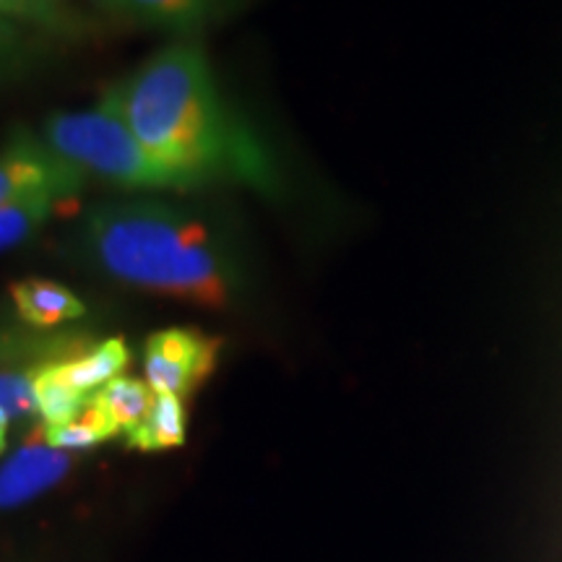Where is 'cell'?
<instances>
[{
  "mask_svg": "<svg viewBox=\"0 0 562 562\" xmlns=\"http://www.w3.org/2000/svg\"><path fill=\"white\" fill-rule=\"evenodd\" d=\"M0 16L19 21L26 26H47L55 30L60 24V0H0Z\"/></svg>",
  "mask_w": 562,
  "mask_h": 562,
  "instance_id": "ac0fdd59",
  "label": "cell"
},
{
  "mask_svg": "<svg viewBox=\"0 0 562 562\" xmlns=\"http://www.w3.org/2000/svg\"><path fill=\"white\" fill-rule=\"evenodd\" d=\"M42 140L87 178L97 175L128 191H193L182 175L151 157L108 102L94 110L53 115Z\"/></svg>",
  "mask_w": 562,
  "mask_h": 562,
  "instance_id": "3957f363",
  "label": "cell"
},
{
  "mask_svg": "<svg viewBox=\"0 0 562 562\" xmlns=\"http://www.w3.org/2000/svg\"><path fill=\"white\" fill-rule=\"evenodd\" d=\"M37 364L0 368V406L9 412L11 419H30L40 414L37 396H34V368Z\"/></svg>",
  "mask_w": 562,
  "mask_h": 562,
  "instance_id": "e0dca14e",
  "label": "cell"
},
{
  "mask_svg": "<svg viewBox=\"0 0 562 562\" xmlns=\"http://www.w3.org/2000/svg\"><path fill=\"white\" fill-rule=\"evenodd\" d=\"M66 201L68 199H60V195L53 193H37L26 195V199L0 203V252L16 248V245L37 235L53 220L60 203Z\"/></svg>",
  "mask_w": 562,
  "mask_h": 562,
  "instance_id": "8fae6325",
  "label": "cell"
},
{
  "mask_svg": "<svg viewBox=\"0 0 562 562\" xmlns=\"http://www.w3.org/2000/svg\"><path fill=\"white\" fill-rule=\"evenodd\" d=\"M34 396H37L40 417L47 427L66 425V422L76 419L91 402V396H83V393L74 391L63 381L53 368V360L40 362L34 368Z\"/></svg>",
  "mask_w": 562,
  "mask_h": 562,
  "instance_id": "4fadbf2b",
  "label": "cell"
},
{
  "mask_svg": "<svg viewBox=\"0 0 562 562\" xmlns=\"http://www.w3.org/2000/svg\"><path fill=\"white\" fill-rule=\"evenodd\" d=\"M37 55L40 42L34 37V26L0 16V81L26 74Z\"/></svg>",
  "mask_w": 562,
  "mask_h": 562,
  "instance_id": "2e32d148",
  "label": "cell"
},
{
  "mask_svg": "<svg viewBox=\"0 0 562 562\" xmlns=\"http://www.w3.org/2000/svg\"><path fill=\"white\" fill-rule=\"evenodd\" d=\"M140 144L191 182H237L277 193V161L224 104L199 40H175L102 97Z\"/></svg>",
  "mask_w": 562,
  "mask_h": 562,
  "instance_id": "6da1fadb",
  "label": "cell"
},
{
  "mask_svg": "<svg viewBox=\"0 0 562 562\" xmlns=\"http://www.w3.org/2000/svg\"><path fill=\"white\" fill-rule=\"evenodd\" d=\"M42 425H45V422H42ZM115 435H121V430H117L115 422L108 417V412L94 404V396H91L89 406L76 419L66 422V425H55V427L45 425L47 442H50L53 448H58V451H68V453L89 451V448L115 438Z\"/></svg>",
  "mask_w": 562,
  "mask_h": 562,
  "instance_id": "5bb4252c",
  "label": "cell"
},
{
  "mask_svg": "<svg viewBox=\"0 0 562 562\" xmlns=\"http://www.w3.org/2000/svg\"><path fill=\"white\" fill-rule=\"evenodd\" d=\"M11 417H9V412L3 409V406H0V453L5 451V446H9V430H11Z\"/></svg>",
  "mask_w": 562,
  "mask_h": 562,
  "instance_id": "d6986e66",
  "label": "cell"
},
{
  "mask_svg": "<svg viewBox=\"0 0 562 562\" xmlns=\"http://www.w3.org/2000/svg\"><path fill=\"white\" fill-rule=\"evenodd\" d=\"M87 180L79 167L70 165L45 140L30 133H16L0 151V203L37 193H53L74 201Z\"/></svg>",
  "mask_w": 562,
  "mask_h": 562,
  "instance_id": "5b68a950",
  "label": "cell"
},
{
  "mask_svg": "<svg viewBox=\"0 0 562 562\" xmlns=\"http://www.w3.org/2000/svg\"><path fill=\"white\" fill-rule=\"evenodd\" d=\"M9 364H30V362H21L19 357L3 355V351H0V368H9ZM34 364H37V362H34Z\"/></svg>",
  "mask_w": 562,
  "mask_h": 562,
  "instance_id": "ffe728a7",
  "label": "cell"
},
{
  "mask_svg": "<svg viewBox=\"0 0 562 562\" xmlns=\"http://www.w3.org/2000/svg\"><path fill=\"white\" fill-rule=\"evenodd\" d=\"M222 351L220 336L199 328H161L146 339L144 370L154 393L191 396L216 370Z\"/></svg>",
  "mask_w": 562,
  "mask_h": 562,
  "instance_id": "277c9868",
  "label": "cell"
},
{
  "mask_svg": "<svg viewBox=\"0 0 562 562\" xmlns=\"http://www.w3.org/2000/svg\"><path fill=\"white\" fill-rule=\"evenodd\" d=\"M83 349L81 336L42 334V331H0V351L19 357L21 362H50L60 357L76 355Z\"/></svg>",
  "mask_w": 562,
  "mask_h": 562,
  "instance_id": "9a60e30c",
  "label": "cell"
},
{
  "mask_svg": "<svg viewBox=\"0 0 562 562\" xmlns=\"http://www.w3.org/2000/svg\"><path fill=\"white\" fill-rule=\"evenodd\" d=\"M186 402L172 393H157L151 402V409L144 419L125 432L128 448L140 453H157L180 448L186 442Z\"/></svg>",
  "mask_w": 562,
  "mask_h": 562,
  "instance_id": "30bf717a",
  "label": "cell"
},
{
  "mask_svg": "<svg viewBox=\"0 0 562 562\" xmlns=\"http://www.w3.org/2000/svg\"><path fill=\"white\" fill-rule=\"evenodd\" d=\"M9 294L19 321L26 323L32 331H50L87 315V302L53 279L34 277L13 281Z\"/></svg>",
  "mask_w": 562,
  "mask_h": 562,
  "instance_id": "52a82bcc",
  "label": "cell"
},
{
  "mask_svg": "<svg viewBox=\"0 0 562 562\" xmlns=\"http://www.w3.org/2000/svg\"><path fill=\"white\" fill-rule=\"evenodd\" d=\"M128 364L131 349L121 336L104 339L94 344V347H83L76 355L60 357V360H53L55 372H58L70 389L83 393V396H94L110 381L121 378Z\"/></svg>",
  "mask_w": 562,
  "mask_h": 562,
  "instance_id": "ba28073f",
  "label": "cell"
},
{
  "mask_svg": "<svg viewBox=\"0 0 562 562\" xmlns=\"http://www.w3.org/2000/svg\"><path fill=\"white\" fill-rule=\"evenodd\" d=\"M154 396L157 393L146 381L121 375L94 393V404L102 406L108 417L117 425V430L125 435L149 414Z\"/></svg>",
  "mask_w": 562,
  "mask_h": 562,
  "instance_id": "7c38bea8",
  "label": "cell"
},
{
  "mask_svg": "<svg viewBox=\"0 0 562 562\" xmlns=\"http://www.w3.org/2000/svg\"><path fill=\"white\" fill-rule=\"evenodd\" d=\"M81 240L97 269L138 290L224 307L243 286L227 243L172 203H102L83 220Z\"/></svg>",
  "mask_w": 562,
  "mask_h": 562,
  "instance_id": "7a4b0ae2",
  "label": "cell"
},
{
  "mask_svg": "<svg viewBox=\"0 0 562 562\" xmlns=\"http://www.w3.org/2000/svg\"><path fill=\"white\" fill-rule=\"evenodd\" d=\"M70 467L74 456L47 442L42 422L34 425L11 459L0 467V510L19 508L40 497L42 492L55 487Z\"/></svg>",
  "mask_w": 562,
  "mask_h": 562,
  "instance_id": "8992f818",
  "label": "cell"
},
{
  "mask_svg": "<svg viewBox=\"0 0 562 562\" xmlns=\"http://www.w3.org/2000/svg\"><path fill=\"white\" fill-rule=\"evenodd\" d=\"M112 16L159 30L191 32L201 26L220 0H97Z\"/></svg>",
  "mask_w": 562,
  "mask_h": 562,
  "instance_id": "9c48e42d",
  "label": "cell"
}]
</instances>
